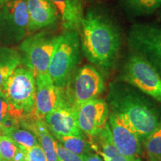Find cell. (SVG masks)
<instances>
[{"label": "cell", "instance_id": "16", "mask_svg": "<svg viewBox=\"0 0 161 161\" xmlns=\"http://www.w3.org/2000/svg\"><path fill=\"white\" fill-rule=\"evenodd\" d=\"M96 136H98V143L101 147L99 152L104 161H134L121 154L117 149L113 141L109 123H107L103 129Z\"/></svg>", "mask_w": 161, "mask_h": 161}, {"label": "cell", "instance_id": "12", "mask_svg": "<svg viewBox=\"0 0 161 161\" xmlns=\"http://www.w3.org/2000/svg\"><path fill=\"white\" fill-rule=\"evenodd\" d=\"M78 127L90 136H96L108 123L109 110L102 98H95L75 107Z\"/></svg>", "mask_w": 161, "mask_h": 161}, {"label": "cell", "instance_id": "26", "mask_svg": "<svg viewBox=\"0 0 161 161\" xmlns=\"http://www.w3.org/2000/svg\"><path fill=\"white\" fill-rule=\"evenodd\" d=\"M82 157H83L84 161H102V159L99 158V156L97 155V154H92L91 152L84 154Z\"/></svg>", "mask_w": 161, "mask_h": 161}, {"label": "cell", "instance_id": "7", "mask_svg": "<svg viewBox=\"0 0 161 161\" xmlns=\"http://www.w3.org/2000/svg\"><path fill=\"white\" fill-rule=\"evenodd\" d=\"M26 0H11L0 7V44L14 45L25 39L29 28Z\"/></svg>", "mask_w": 161, "mask_h": 161}, {"label": "cell", "instance_id": "13", "mask_svg": "<svg viewBox=\"0 0 161 161\" xmlns=\"http://www.w3.org/2000/svg\"><path fill=\"white\" fill-rule=\"evenodd\" d=\"M48 128L56 136H83L78 127L75 108L66 102L44 118Z\"/></svg>", "mask_w": 161, "mask_h": 161}, {"label": "cell", "instance_id": "21", "mask_svg": "<svg viewBox=\"0 0 161 161\" xmlns=\"http://www.w3.org/2000/svg\"><path fill=\"white\" fill-rule=\"evenodd\" d=\"M0 134L8 136L16 143L26 148H30L39 144L37 136L29 130L20 129L19 128H11L3 130L0 132Z\"/></svg>", "mask_w": 161, "mask_h": 161}, {"label": "cell", "instance_id": "14", "mask_svg": "<svg viewBox=\"0 0 161 161\" xmlns=\"http://www.w3.org/2000/svg\"><path fill=\"white\" fill-rule=\"evenodd\" d=\"M29 13V35L51 28L60 21V15L50 0H26Z\"/></svg>", "mask_w": 161, "mask_h": 161}, {"label": "cell", "instance_id": "18", "mask_svg": "<svg viewBox=\"0 0 161 161\" xmlns=\"http://www.w3.org/2000/svg\"><path fill=\"white\" fill-rule=\"evenodd\" d=\"M22 116L0 94V132L11 128H20Z\"/></svg>", "mask_w": 161, "mask_h": 161}, {"label": "cell", "instance_id": "32", "mask_svg": "<svg viewBox=\"0 0 161 161\" xmlns=\"http://www.w3.org/2000/svg\"><path fill=\"white\" fill-rule=\"evenodd\" d=\"M160 161H161V160H160Z\"/></svg>", "mask_w": 161, "mask_h": 161}, {"label": "cell", "instance_id": "3", "mask_svg": "<svg viewBox=\"0 0 161 161\" xmlns=\"http://www.w3.org/2000/svg\"><path fill=\"white\" fill-rule=\"evenodd\" d=\"M35 73L25 66L19 65L5 80L0 94L23 119L35 112Z\"/></svg>", "mask_w": 161, "mask_h": 161}, {"label": "cell", "instance_id": "11", "mask_svg": "<svg viewBox=\"0 0 161 161\" xmlns=\"http://www.w3.org/2000/svg\"><path fill=\"white\" fill-rule=\"evenodd\" d=\"M36 92L35 114L37 118L44 119L45 116L66 102L63 88L54 84L49 74H39L35 77Z\"/></svg>", "mask_w": 161, "mask_h": 161}, {"label": "cell", "instance_id": "28", "mask_svg": "<svg viewBox=\"0 0 161 161\" xmlns=\"http://www.w3.org/2000/svg\"><path fill=\"white\" fill-rule=\"evenodd\" d=\"M134 161H140V159H139V158H136V159H135V160H134Z\"/></svg>", "mask_w": 161, "mask_h": 161}, {"label": "cell", "instance_id": "10", "mask_svg": "<svg viewBox=\"0 0 161 161\" xmlns=\"http://www.w3.org/2000/svg\"><path fill=\"white\" fill-rule=\"evenodd\" d=\"M112 139L117 149L130 160L138 158L142 148L135 130L122 114L114 111L110 116Z\"/></svg>", "mask_w": 161, "mask_h": 161}, {"label": "cell", "instance_id": "24", "mask_svg": "<svg viewBox=\"0 0 161 161\" xmlns=\"http://www.w3.org/2000/svg\"><path fill=\"white\" fill-rule=\"evenodd\" d=\"M56 152L59 161H84L83 157L74 154L57 142Z\"/></svg>", "mask_w": 161, "mask_h": 161}, {"label": "cell", "instance_id": "2", "mask_svg": "<svg viewBox=\"0 0 161 161\" xmlns=\"http://www.w3.org/2000/svg\"><path fill=\"white\" fill-rule=\"evenodd\" d=\"M110 96L113 108L126 118L140 141L144 142L161 122L156 110L126 86H113Z\"/></svg>", "mask_w": 161, "mask_h": 161}, {"label": "cell", "instance_id": "31", "mask_svg": "<svg viewBox=\"0 0 161 161\" xmlns=\"http://www.w3.org/2000/svg\"><path fill=\"white\" fill-rule=\"evenodd\" d=\"M2 161H5V160H2Z\"/></svg>", "mask_w": 161, "mask_h": 161}, {"label": "cell", "instance_id": "1", "mask_svg": "<svg viewBox=\"0 0 161 161\" xmlns=\"http://www.w3.org/2000/svg\"><path fill=\"white\" fill-rule=\"evenodd\" d=\"M80 49L90 63L109 69L122 47V35L115 20L99 8L84 12L79 31Z\"/></svg>", "mask_w": 161, "mask_h": 161}, {"label": "cell", "instance_id": "22", "mask_svg": "<svg viewBox=\"0 0 161 161\" xmlns=\"http://www.w3.org/2000/svg\"><path fill=\"white\" fill-rule=\"evenodd\" d=\"M144 146L150 161L161 160V122L144 141Z\"/></svg>", "mask_w": 161, "mask_h": 161}, {"label": "cell", "instance_id": "19", "mask_svg": "<svg viewBox=\"0 0 161 161\" xmlns=\"http://www.w3.org/2000/svg\"><path fill=\"white\" fill-rule=\"evenodd\" d=\"M126 11L132 16L152 14L161 7V0H124Z\"/></svg>", "mask_w": 161, "mask_h": 161}, {"label": "cell", "instance_id": "23", "mask_svg": "<svg viewBox=\"0 0 161 161\" xmlns=\"http://www.w3.org/2000/svg\"><path fill=\"white\" fill-rule=\"evenodd\" d=\"M19 146L8 136L0 134V157L2 160L13 161Z\"/></svg>", "mask_w": 161, "mask_h": 161}, {"label": "cell", "instance_id": "4", "mask_svg": "<svg viewBox=\"0 0 161 161\" xmlns=\"http://www.w3.org/2000/svg\"><path fill=\"white\" fill-rule=\"evenodd\" d=\"M80 43L77 31H65L48 67L47 73L54 84L64 88L69 84L72 72L80 60Z\"/></svg>", "mask_w": 161, "mask_h": 161}, {"label": "cell", "instance_id": "9", "mask_svg": "<svg viewBox=\"0 0 161 161\" xmlns=\"http://www.w3.org/2000/svg\"><path fill=\"white\" fill-rule=\"evenodd\" d=\"M105 90L104 80L101 73L91 65L80 67L74 78L68 96L74 107L97 98Z\"/></svg>", "mask_w": 161, "mask_h": 161}, {"label": "cell", "instance_id": "29", "mask_svg": "<svg viewBox=\"0 0 161 161\" xmlns=\"http://www.w3.org/2000/svg\"><path fill=\"white\" fill-rule=\"evenodd\" d=\"M3 160H2V158H1V157H0V161H2Z\"/></svg>", "mask_w": 161, "mask_h": 161}, {"label": "cell", "instance_id": "27", "mask_svg": "<svg viewBox=\"0 0 161 161\" xmlns=\"http://www.w3.org/2000/svg\"><path fill=\"white\" fill-rule=\"evenodd\" d=\"M9 1H11V0H0V7H1V6H3L4 4L7 3L8 2H9Z\"/></svg>", "mask_w": 161, "mask_h": 161}, {"label": "cell", "instance_id": "5", "mask_svg": "<svg viewBox=\"0 0 161 161\" xmlns=\"http://www.w3.org/2000/svg\"><path fill=\"white\" fill-rule=\"evenodd\" d=\"M61 35L40 31L31 34L23 40L19 46L21 63L35 73H46L56 48L60 43Z\"/></svg>", "mask_w": 161, "mask_h": 161}, {"label": "cell", "instance_id": "15", "mask_svg": "<svg viewBox=\"0 0 161 161\" xmlns=\"http://www.w3.org/2000/svg\"><path fill=\"white\" fill-rule=\"evenodd\" d=\"M57 8L65 31L78 32L84 14V0H50Z\"/></svg>", "mask_w": 161, "mask_h": 161}, {"label": "cell", "instance_id": "25", "mask_svg": "<svg viewBox=\"0 0 161 161\" xmlns=\"http://www.w3.org/2000/svg\"><path fill=\"white\" fill-rule=\"evenodd\" d=\"M23 161H47L45 154L40 144L30 148H25V155Z\"/></svg>", "mask_w": 161, "mask_h": 161}, {"label": "cell", "instance_id": "30", "mask_svg": "<svg viewBox=\"0 0 161 161\" xmlns=\"http://www.w3.org/2000/svg\"><path fill=\"white\" fill-rule=\"evenodd\" d=\"M160 19H161V14H160Z\"/></svg>", "mask_w": 161, "mask_h": 161}, {"label": "cell", "instance_id": "6", "mask_svg": "<svg viewBox=\"0 0 161 161\" xmlns=\"http://www.w3.org/2000/svg\"><path fill=\"white\" fill-rule=\"evenodd\" d=\"M121 78L161 103V75L142 56L132 52L125 64Z\"/></svg>", "mask_w": 161, "mask_h": 161}, {"label": "cell", "instance_id": "20", "mask_svg": "<svg viewBox=\"0 0 161 161\" xmlns=\"http://www.w3.org/2000/svg\"><path fill=\"white\" fill-rule=\"evenodd\" d=\"M55 137L64 148L78 155L83 156L91 152V146L83 136H56Z\"/></svg>", "mask_w": 161, "mask_h": 161}, {"label": "cell", "instance_id": "8", "mask_svg": "<svg viewBox=\"0 0 161 161\" xmlns=\"http://www.w3.org/2000/svg\"><path fill=\"white\" fill-rule=\"evenodd\" d=\"M128 43L133 52L148 60L161 75V25L134 24L128 31Z\"/></svg>", "mask_w": 161, "mask_h": 161}, {"label": "cell", "instance_id": "17", "mask_svg": "<svg viewBox=\"0 0 161 161\" xmlns=\"http://www.w3.org/2000/svg\"><path fill=\"white\" fill-rule=\"evenodd\" d=\"M21 64V56L17 50L0 46V90L8 78Z\"/></svg>", "mask_w": 161, "mask_h": 161}]
</instances>
